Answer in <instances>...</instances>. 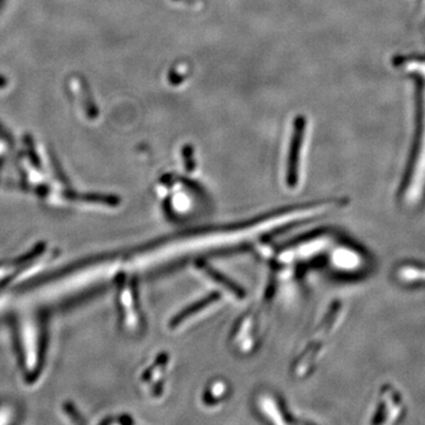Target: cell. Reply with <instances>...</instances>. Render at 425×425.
I'll use <instances>...</instances> for the list:
<instances>
[{"label": "cell", "instance_id": "6da1fadb", "mask_svg": "<svg viewBox=\"0 0 425 425\" xmlns=\"http://www.w3.org/2000/svg\"><path fill=\"white\" fill-rule=\"evenodd\" d=\"M404 404L398 390L391 385H385L379 393V402L377 406L372 423L375 424H393L404 413Z\"/></svg>", "mask_w": 425, "mask_h": 425}, {"label": "cell", "instance_id": "7a4b0ae2", "mask_svg": "<svg viewBox=\"0 0 425 425\" xmlns=\"http://www.w3.org/2000/svg\"><path fill=\"white\" fill-rule=\"evenodd\" d=\"M308 126V120L303 115H299L293 121L291 141L288 147L287 155V178L288 186L294 187L298 182L299 174L300 150L304 144L305 133Z\"/></svg>", "mask_w": 425, "mask_h": 425}, {"label": "cell", "instance_id": "3957f363", "mask_svg": "<svg viewBox=\"0 0 425 425\" xmlns=\"http://www.w3.org/2000/svg\"><path fill=\"white\" fill-rule=\"evenodd\" d=\"M393 276L398 283L408 286L425 285V265L405 263L395 270Z\"/></svg>", "mask_w": 425, "mask_h": 425}, {"label": "cell", "instance_id": "277c9868", "mask_svg": "<svg viewBox=\"0 0 425 425\" xmlns=\"http://www.w3.org/2000/svg\"><path fill=\"white\" fill-rule=\"evenodd\" d=\"M337 263L339 267L353 270L361 265V258L355 252L350 249H341L337 253Z\"/></svg>", "mask_w": 425, "mask_h": 425}, {"label": "cell", "instance_id": "5b68a950", "mask_svg": "<svg viewBox=\"0 0 425 425\" xmlns=\"http://www.w3.org/2000/svg\"><path fill=\"white\" fill-rule=\"evenodd\" d=\"M182 158L187 171L191 173L195 169L194 147L186 144L182 148Z\"/></svg>", "mask_w": 425, "mask_h": 425}, {"label": "cell", "instance_id": "8992f818", "mask_svg": "<svg viewBox=\"0 0 425 425\" xmlns=\"http://www.w3.org/2000/svg\"><path fill=\"white\" fill-rule=\"evenodd\" d=\"M186 77V75L180 73L178 69L169 70V73H168V82L173 86H178V85L182 84Z\"/></svg>", "mask_w": 425, "mask_h": 425}, {"label": "cell", "instance_id": "52a82bcc", "mask_svg": "<svg viewBox=\"0 0 425 425\" xmlns=\"http://www.w3.org/2000/svg\"><path fill=\"white\" fill-rule=\"evenodd\" d=\"M174 1H180V3L187 5H194L198 3V0H174Z\"/></svg>", "mask_w": 425, "mask_h": 425}]
</instances>
